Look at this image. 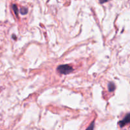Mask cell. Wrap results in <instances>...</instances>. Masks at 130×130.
Listing matches in <instances>:
<instances>
[{
  "label": "cell",
  "mask_w": 130,
  "mask_h": 130,
  "mask_svg": "<svg viewBox=\"0 0 130 130\" xmlns=\"http://www.w3.org/2000/svg\"><path fill=\"white\" fill-rule=\"evenodd\" d=\"M57 71L61 74H68L73 71V68L72 67L68 64H62L60 65L57 67Z\"/></svg>",
  "instance_id": "1"
},
{
  "label": "cell",
  "mask_w": 130,
  "mask_h": 130,
  "mask_svg": "<svg viewBox=\"0 0 130 130\" xmlns=\"http://www.w3.org/2000/svg\"><path fill=\"white\" fill-rule=\"evenodd\" d=\"M130 122V113H127L126 116H125L124 118L122 120V121H120L119 122V124L120 127H122L126 125L127 124L129 123Z\"/></svg>",
  "instance_id": "2"
},
{
  "label": "cell",
  "mask_w": 130,
  "mask_h": 130,
  "mask_svg": "<svg viewBox=\"0 0 130 130\" xmlns=\"http://www.w3.org/2000/svg\"><path fill=\"white\" fill-rule=\"evenodd\" d=\"M108 88L109 91H113L115 90V89H116V86H115V84L113 82H110L108 84Z\"/></svg>",
  "instance_id": "3"
},
{
  "label": "cell",
  "mask_w": 130,
  "mask_h": 130,
  "mask_svg": "<svg viewBox=\"0 0 130 130\" xmlns=\"http://www.w3.org/2000/svg\"><path fill=\"white\" fill-rule=\"evenodd\" d=\"M12 8H13V12H14L15 14L17 16L18 15L19 10H18V8H17V5H13V6H12Z\"/></svg>",
  "instance_id": "4"
},
{
  "label": "cell",
  "mask_w": 130,
  "mask_h": 130,
  "mask_svg": "<svg viewBox=\"0 0 130 130\" xmlns=\"http://www.w3.org/2000/svg\"><path fill=\"white\" fill-rule=\"evenodd\" d=\"M20 12L22 15H26L27 14V13L28 12V10L26 8H22L20 10Z\"/></svg>",
  "instance_id": "5"
},
{
  "label": "cell",
  "mask_w": 130,
  "mask_h": 130,
  "mask_svg": "<svg viewBox=\"0 0 130 130\" xmlns=\"http://www.w3.org/2000/svg\"><path fill=\"white\" fill-rule=\"evenodd\" d=\"M94 126V122L93 121V122H92V123L89 125V127H87L86 130H93Z\"/></svg>",
  "instance_id": "6"
},
{
  "label": "cell",
  "mask_w": 130,
  "mask_h": 130,
  "mask_svg": "<svg viewBox=\"0 0 130 130\" xmlns=\"http://www.w3.org/2000/svg\"><path fill=\"white\" fill-rule=\"evenodd\" d=\"M108 2V0H100V2L101 4H103V3H105V2Z\"/></svg>",
  "instance_id": "7"
}]
</instances>
